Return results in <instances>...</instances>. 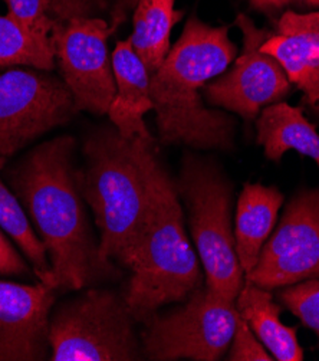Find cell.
<instances>
[{"instance_id":"obj_1","label":"cell","mask_w":319,"mask_h":361,"mask_svg":"<svg viewBox=\"0 0 319 361\" xmlns=\"http://www.w3.org/2000/svg\"><path fill=\"white\" fill-rule=\"evenodd\" d=\"M74 150L69 135L44 141L6 170L5 180L46 249L56 290L80 291L118 271L99 252Z\"/></svg>"},{"instance_id":"obj_2","label":"cell","mask_w":319,"mask_h":361,"mask_svg":"<svg viewBox=\"0 0 319 361\" xmlns=\"http://www.w3.org/2000/svg\"><path fill=\"white\" fill-rule=\"evenodd\" d=\"M81 192L91 207L105 261L128 268L157 203L167 171L156 140L124 137L111 126L94 130L84 142Z\"/></svg>"},{"instance_id":"obj_3","label":"cell","mask_w":319,"mask_h":361,"mask_svg":"<svg viewBox=\"0 0 319 361\" xmlns=\"http://www.w3.org/2000/svg\"><path fill=\"white\" fill-rule=\"evenodd\" d=\"M229 26H210L192 16L150 87L158 140L197 150H230L234 123L220 110L207 108L203 88L222 75L236 58Z\"/></svg>"},{"instance_id":"obj_4","label":"cell","mask_w":319,"mask_h":361,"mask_svg":"<svg viewBox=\"0 0 319 361\" xmlns=\"http://www.w3.org/2000/svg\"><path fill=\"white\" fill-rule=\"evenodd\" d=\"M123 294L134 319L143 324L168 304L186 301L204 285L197 252L186 228L174 180L165 171L151 219L141 236Z\"/></svg>"},{"instance_id":"obj_5","label":"cell","mask_w":319,"mask_h":361,"mask_svg":"<svg viewBox=\"0 0 319 361\" xmlns=\"http://www.w3.org/2000/svg\"><path fill=\"white\" fill-rule=\"evenodd\" d=\"M174 185L187 210L190 235L206 286L226 300L236 301L244 272L236 254L232 183L213 161L186 154Z\"/></svg>"},{"instance_id":"obj_6","label":"cell","mask_w":319,"mask_h":361,"mask_svg":"<svg viewBox=\"0 0 319 361\" xmlns=\"http://www.w3.org/2000/svg\"><path fill=\"white\" fill-rule=\"evenodd\" d=\"M135 324L123 295L89 286L87 291L54 305L49 318V360H143Z\"/></svg>"},{"instance_id":"obj_7","label":"cell","mask_w":319,"mask_h":361,"mask_svg":"<svg viewBox=\"0 0 319 361\" xmlns=\"http://www.w3.org/2000/svg\"><path fill=\"white\" fill-rule=\"evenodd\" d=\"M236 301L199 288L182 305L143 322L141 347L153 361H216L229 350L237 321Z\"/></svg>"},{"instance_id":"obj_8","label":"cell","mask_w":319,"mask_h":361,"mask_svg":"<svg viewBox=\"0 0 319 361\" xmlns=\"http://www.w3.org/2000/svg\"><path fill=\"white\" fill-rule=\"evenodd\" d=\"M78 113L65 82L49 71L30 66L0 68V157L25 149Z\"/></svg>"},{"instance_id":"obj_9","label":"cell","mask_w":319,"mask_h":361,"mask_svg":"<svg viewBox=\"0 0 319 361\" xmlns=\"http://www.w3.org/2000/svg\"><path fill=\"white\" fill-rule=\"evenodd\" d=\"M113 33V27L104 19L59 22L51 32L54 58L78 113L108 114L117 91L108 54V38Z\"/></svg>"},{"instance_id":"obj_10","label":"cell","mask_w":319,"mask_h":361,"mask_svg":"<svg viewBox=\"0 0 319 361\" xmlns=\"http://www.w3.org/2000/svg\"><path fill=\"white\" fill-rule=\"evenodd\" d=\"M236 25L243 35L242 52L230 71L207 82L203 97L211 106L255 120L263 108L285 98L292 84L282 65L262 51L273 32L259 29L243 13L237 15Z\"/></svg>"},{"instance_id":"obj_11","label":"cell","mask_w":319,"mask_h":361,"mask_svg":"<svg viewBox=\"0 0 319 361\" xmlns=\"http://www.w3.org/2000/svg\"><path fill=\"white\" fill-rule=\"evenodd\" d=\"M244 279L270 291L319 279V190H304L288 203Z\"/></svg>"},{"instance_id":"obj_12","label":"cell","mask_w":319,"mask_h":361,"mask_svg":"<svg viewBox=\"0 0 319 361\" xmlns=\"http://www.w3.org/2000/svg\"><path fill=\"white\" fill-rule=\"evenodd\" d=\"M54 286L0 279V361L51 358L49 318L56 302Z\"/></svg>"},{"instance_id":"obj_13","label":"cell","mask_w":319,"mask_h":361,"mask_svg":"<svg viewBox=\"0 0 319 361\" xmlns=\"http://www.w3.org/2000/svg\"><path fill=\"white\" fill-rule=\"evenodd\" d=\"M115 97L108 117L121 135L156 140L144 123V116L153 111L151 75L143 61L134 52L131 41H120L113 52Z\"/></svg>"},{"instance_id":"obj_14","label":"cell","mask_w":319,"mask_h":361,"mask_svg":"<svg viewBox=\"0 0 319 361\" xmlns=\"http://www.w3.org/2000/svg\"><path fill=\"white\" fill-rule=\"evenodd\" d=\"M283 200L285 197L273 186L244 185L234 213L236 254L244 276L256 267L261 252L273 232Z\"/></svg>"},{"instance_id":"obj_15","label":"cell","mask_w":319,"mask_h":361,"mask_svg":"<svg viewBox=\"0 0 319 361\" xmlns=\"http://www.w3.org/2000/svg\"><path fill=\"white\" fill-rule=\"evenodd\" d=\"M236 308L273 360H304L296 327H288L280 321V307L273 301L270 290L244 279L236 298Z\"/></svg>"},{"instance_id":"obj_16","label":"cell","mask_w":319,"mask_h":361,"mask_svg":"<svg viewBox=\"0 0 319 361\" xmlns=\"http://www.w3.org/2000/svg\"><path fill=\"white\" fill-rule=\"evenodd\" d=\"M256 131L258 144L269 160L279 163L283 154L295 150L311 157L319 167V134L306 120L301 106L287 102L268 105L258 117Z\"/></svg>"},{"instance_id":"obj_17","label":"cell","mask_w":319,"mask_h":361,"mask_svg":"<svg viewBox=\"0 0 319 361\" xmlns=\"http://www.w3.org/2000/svg\"><path fill=\"white\" fill-rule=\"evenodd\" d=\"M285 69L291 84L304 94V102L319 117V32L273 33L262 45Z\"/></svg>"},{"instance_id":"obj_18","label":"cell","mask_w":319,"mask_h":361,"mask_svg":"<svg viewBox=\"0 0 319 361\" xmlns=\"http://www.w3.org/2000/svg\"><path fill=\"white\" fill-rule=\"evenodd\" d=\"M132 13L130 41L151 75L170 52V35L183 12L174 9V0H138Z\"/></svg>"},{"instance_id":"obj_19","label":"cell","mask_w":319,"mask_h":361,"mask_svg":"<svg viewBox=\"0 0 319 361\" xmlns=\"http://www.w3.org/2000/svg\"><path fill=\"white\" fill-rule=\"evenodd\" d=\"M6 160L0 157V171L4 170ZM0 229H2L16 243L22 255L33 268L37 279L55 286V279L46 249L35 232L27 214L19 203L15 193L0 178Z\"/></svg>"},{"instance_id":"obj_20","label":"cell","mask_w":319,"mask_h":361,"mask_svg":"<svg viewBox=\"0 0 319 361\" xmlns=\"http://www.w3.org/2000/svg\"><path fill=\"white\" fill-rule=\"evenodd\" d=\"M8 66L52 71L55 58L51 48L38 42L8 15H0V68Z\"/></svg>"},{"instance_id":"obj_21","label":"cell","mask_w":319,"mask_h":361,"mask_svg":"<svg viewBox=\"0 0 319 361\" xmlns=\"http://www.w3.org/2000/svg\"><path fill=\"white\" fill-rule=\"evenodd\" d=\"M138 0H46L49 18L55 22L73 19H104L115 32L128 13L134 12Z\"/></svg>"},{"instance_id":"obj_22","label":"cell","mask_w":319,"mask_h":361,"mask_svg":"<svg viewBox=\"0 0 319 361\" xmlns=\"http://www.w3.org/2000/svg\"><path fill=\"white\" fill-rule=\"evenodd\" d=\"M279 301L319 337V279L283 286Z\"/></svg>"},{"instance_id":"obj_23","label":"cell","mask_w":319,"mask_h":361,"mask_svg":"<svg viewBox=\"0 0 319 361\" xmlns=\"http://www.w3.org/2000/svg\"><path fill=\"white\" fill-rule=\"evenodd\" d=\"M8 16L30 36L51 48L49 36L55 22L48 15L46 0H6Z\"/></svg>"},{"instance_id":"obj_24","label":"cell","mask_w":319,"mask_h":361,"mask_svg":"<svg viewBox=\"0 0 319 361\" xmlns=\"http://www.w3.org/2000/svg\"><path fill=\"white\" fill-rule=\"evenodd\" d=\"M230 361H272L273 357L254 334L246 321L237 315L236 329L227 353Z\"/></svg>"},{"instance_id":"obj_25","label":"cell","mask_w":319,"mask_h":361,"mask_svg":"<svg viewBox=\"0 0 319 361\" xmlns=\"http://www.w3.org/2000/svg\"><path fill=\"white\" fill-rule=\"evenodd\" d=\"M0 275L37 278L30 264L22 257V252L12 245L9 236L2 229H0Z\"/></svg>"},{"instance_id":"obj_26","label":"cell","mask_w":319,"mask_h":361,"mask_svg":"<svg viewBox=\"0 0 319 361\" xmlns=\"http://www.w3.org/2000/svg\"><path fill=\"white\" fill-rule=\"evenodd\" d=\"M301 32H319V11L311 13H295L288 11L277 20V33L280 35Z\"/></svg>"},{"instance_id":"obj_27","label":"cell","mask_w":319,"mask_h":361,"mask_svg":"<svg viewBox=\"0 0 319 361\" xmlns=\"http://www.w3.org/2000/svg\"><path fill=\"white\" fill-rule=\"evenodd\" d=\"M292 4H304V5H308V6L319 8V0H273L270 12L282 9L283 6H288V5H292Z\"/></svg>"},{"instance_id":"obj_28","label":"cell","mask_w":319,"mask_h":361,"mask_svg":"<svg viewBox=\"0 0 319 361\" xmlns=\"http://www.w3.org/2000/svg\"><path fill=\"white\" fill-rule=\"evenodd\" d=\"M272 2H273V0H251V5H252L255 9H258V11L270 12Z\"/></svg>"}]
</instances>
